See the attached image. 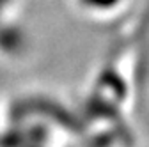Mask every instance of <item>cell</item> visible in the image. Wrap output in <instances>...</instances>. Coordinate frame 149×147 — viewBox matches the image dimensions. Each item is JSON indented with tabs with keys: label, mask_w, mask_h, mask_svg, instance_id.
I'll return each instance as SVG.
<instances>
[{
	"label": "cell",
	"mask_w": 149,
	"mask_h": 147,
	"mask_svg": "<svg viewBox=\"0 0 149 147\" xmlns=\"http://www.w3.org/2000/svg\"><path fill=\"white\" fill-rule=\"evenodd\" d=\"M87 2H91V4H96V6H100V7H105L107 4H112L114 0H87Z\"/></svg>",
	"instance_id": "obj_1"
}]
</instances>
